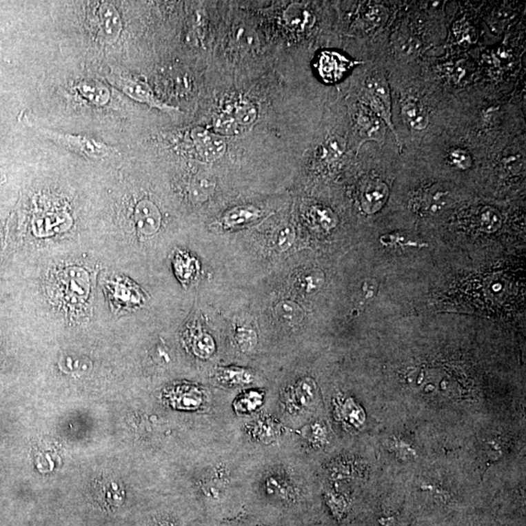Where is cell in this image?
I'll return each instance as SVG.
<instances>
[{
	"instance_id": "cell-1",
	"label": "cell",
	"mask_w": 526,
	"mask_h": 526,
	"mask_svg": "<svg viewBox=\"0 0 526 526\" xmlns=\"http://www.w3.org/2000/svg\"><path fill=\"white\" fill-rule=\"evenodd\" d=\"M40 133L45 138L53 141L54 143H58V145L62 146L65 150L81 155V156L89 158V159H105V158L117 152L114 148H110L105 143L94 140V139L87 138V136L57 133V132L43 128L40 129Z\"/></svg>"
},
{
	"instance_id": "cell-2",
	"label": "cell",
	"mask_w": 526,
	"mask_h": 526,
	"mask_svg": "<svg viewBox=\"0 0 526 526\" xmlns=\"http://www.w3.org/2000/svg\"><path fill=\"white\" fill-rule=\"evenodd\" d=\"M367 98L370 110L390 128L398 143V134L394 127L391 113L390 88L385 77L381 73H374L367 80Z\"/></svg>"
},
{
	"instance_id": "cell-3",
	"label": "cell",
	"mask_w": 526,
	"mask_h": 526,
	"mask_svg": "<svg viewBox=\"0 0 526 526\" xmlns=\"http://www.w3.org/2000/svg\"><path fill=\"white\" fill-rule=\"evenodd\" d=\"M107 79L110 83L114 85L118 89L121 90L125 95L130 97L134 101L145 103L152 108H158L163 112H178V108L170 107L167 103L158 100L152 88L145 82L138 79H128V77H118L115 74L108 75Z\"/></svg>"
},
{
	"instance_id": "cell-4",
	"label": "cell",
	"mask_w": 526,
	"mask_h": 526,
	"mask_svg": "<svg viewBox=\"0 0 526 526\" xmlns=\"http://www.w3.org/2000/svg\"><path fill=\"white\" fill-rule=\"evenodd\" d=\"M198 154L208 162L216 161L226 152V143L223 136L212 133L209 130L198 127L191 133Z\"/></svg>"
},
{
	"instance_id": "cell-5",
	"label": "cell",
	"mask_w": 526,
	"mask_h": 526,
	"mask_svg": "<svg viewBox=\"0 0 526 526\" xmlns=\"http://www.w3.org/2000/svg\"><path fill=\"white\" fill-rule=\"evenodd\" d=\"M355 63L337 52L325 51L319 57L318 72L325 82L334 83L341 80Z\"/></svg>"
},
{
	"instance_id": "cell-6",
	"label": "cell",
	"mask_w": 526,
	"mask_h": 526,
	"mask_svg": "<svg viewBox=\"0 0 526 526\" xmlns=\"http://www.w3.org/2000/svg\"><path fill=\"white\" fill-rule=\"evenodd\" d=\"M60 275L63 285L68 289H63V299L72 304L83 303L88 296V278L81 269L68 268ZM65 301V303H67Z\"/></svg>"
},
{
	"instance_id": "cell-7",
	"label": "cell",
	"mask_w": 526,
	"mask_h": 526,
	"mask_svg": "<svg viewBox=\"0 0 526 526\" xmlns=\"http://www.w3.org/2000/svg\"><path fill=\"white\" fill-rule=\"evenodd\" d=\"M358 124L361 138H362L360 145H364L365 141H374L378 145H383L387 126L369 108H363L358 113Z\"/></svg>"
},
{
	"instance_id": "cell-8",
	"label": "cell",
	"mask_w": 526,
	"mask_h": 526,
	"mask_svg": "<svg viewBox=\"0 0 526 526\" xmlns=\"http://www.w3.org/2000/svg\"><path fill=\"white\" fill-rule=\"evenodd\" d=\"M134 221L141 232L146 235L156 232L161 223V214L153 203L143 201L139 203L134 212Z\"/></svg>"
},
{
	"instance_id": "cell-9",
	"label": "cell",
	"mask_w": 526,
	"mask_h": 526,
	"mask_svg": "<svg viewBox=\"0 0 526 526\" xmlns=\"http://www.w3.org/2000/svg\"><path fill=\"white\" fill-rule=\"evenodd\" d=\"M402 117L405 123L415 131H423L428 127L430 118L425 108L415 99L407 98L402 103Z\"/></svg>"
},
{
	"instance_id": "cell-10",
	"label": "cell",
	"mask_w": 526,
	"mask_h": 526,
	"mask_svg": "<svg viewBox=\"0 0 526 526\" xmlns=\"http://www.w3.org/2000/svg\"><path fill=\"white\" fill-rule=\"evenodd\" d=\"M101 32L108 41H115L122 30L121 17L117 9L112 4L105 2L99 9Z\"/></svg>"
},
{
	"instance_id": "cell-11",
	"label": "cell",
	"mask_w": 526,
	"mask_h": 526,
	"mask_svg": "<svg viewBox=\"0 0 526 526\" xmlns=\"http://www.w3.org/2000/svg\"><path fill=\"white\" fill-rule=\"evenodd\" d=\"M388 197V188L381 181H372L365 185L362 193V205L367 213H375L383 206Z\"/></svg>"
},
{
	"instance_id": "cell-12",
	"label": "cell",
	"mask_w": 526,
	"mask_h": 526,
	"mask_svg": "<svg viewBox=\"0 0 526 526\" xmlns=\"http://www.w3.org/2000/svg\"><path fill=\"white\" fill-rule=\"evenodd\" d=\"M77 89L86 100L99 107L107 105L110 101V93L108 87L97 80H84L80 82Z\"/></svg>"
},
{
	"instance_id": "cell-13",
	"label": "cell",
	"mask_w": 526,
	"mask_h": 526,
	"mask_svg": "<svg viewBox=\"0 0 526 526\" xmlns=\"http://www.w3.org/2000/svg\"><path fill=\"white\" fill-rule=\"evenodd\" d=\"M261 216V212L254 207H238L230 210L223 219L224 227L233 228L256 221Z\"/></svg>"
},
{
	"instance_id": "cell-14",
	"label": "cell",
	"mask_w": 526,
	"mask_h": 526,
	"mask_svg": "<svg viewBox=\"0 0 526 526\" xmlns=\"http://www.w3.org/2000/svg\"><path fill=\"white\" fill-rule=\"evenodd\" d=\"M190 334V345L195 355L203 358H209L214 352L213 337L200 329H192Z\"/></svg>"
},
{
	"instance_id": "cell-15",
	"label": "cell",
	"mask_w": 526,
	"mask_h": 526,
	"mask_svg": "<svg viewBox=\"0 0 526 526\" xmlns=\"http://www.w3.org/2000/svg\"><path fill=\"white\" fill-rule=\"evenodd\" d=\"M216 376L219 381L224 384H246L252 382V374L249 370L243 369H219L216 372Z\"/></svg>"
},
{
	"instance_id": "cell-16",
	"label": "cell",
	"mask_w": 526,
	"mask_h": 526,
	"mask_svg": "<svg viewBox=\"0 0 526 526\" xmlns=\"http://www.w3.org/2000/svg\"><path fill=\"white\" fill-rule=\"evenodd\" d=\"M233 115H234L236 121L241 128V127L250 126L256 121V117H258V110H256L254 103H250V101H241L239 105H236Z\"/></svg>"
},
{
	"instance_id": "cell-17",
	"label": "cell",
	"mask_w": 526,
	"mask_h": 526,
	"mask_svg": "<svg viewBox=\"0 0 526 526\" xmlns=\"http://www.w3.org/2000/svg\"><path fill=\"white\" fill-rule=\"evenodd\" d=\"M174 269H176V276L179 279L183 282H188L192 279L196 270V261L194 259L190 258L186 254H179L174 259Z\"/></svg>"
},
{
	"instance_id": "cell-18",
	"label": "cell",
	"mask_w": 526,
	"mask_h": 526,
	"mask_svg": "<svg viewBox=\"0 0 526 526\" xmlns=\"http://www.w3.org/2000/svg\"><path fill=\"white\" fill-rule=\"evenodd\" d=\"M214 128L221 134H237L240 133V127L236 121L234 115L231 112L219 113L214 118Z\"/></svg>"
},
{
	"instance_id": "cell-19",
	"label": "cell",
	"mask_w": 526,
	"mask_h": 526,
	"mask_svg": "<svg viewBox=\"0 0 526 526\" xmlns=\"http://www.w3.org/2000/svg\"><path fill=\"white\" fill-rule=\"evenodd\" d=\"M346 143L343 138L341 136H330L325 143H324V148H323V153H324V157L329 161H336L339 159L345 152Z\"/></svg>"
},
{
	"instance_id": "cell-20",
	"label": "cell",
	"mask_w": 526,
	"mask_h": 526,
	"mask_svg": "<svg viewBox=\"0 0 526 526\" xmlns=\"http://www.w3.org/2000/svg\"><path fill=\"white\" fill-rule=\"evenodd\" d=\"M278 317L287 324H296L303 317V312L297 304L291 301L280 303L276 309Z\"/></svg>"
},
{
	"instance_id": "cell-21",
	"label": "cell",
	"mask_w": 526,
	"mask_h": 526,
	"mask_svg": "<svg viewBox=\"0 0 526 526\" xmlns=\"http://www.w3.org/2000/svg\"><path fill=\"white\" fill-rule=\"evenodd\" d=\"M454 34L460 43L473 44L478 39L476 28L465 19L454 23Z\"/></svg>"
},
{
	"instance_id": "cell-22",
	"label": "cell",
	"mask_w": 526,
	"mask_h": 526,
	"mask_svg": "<svg viewBox=\"0 0 526 526\" xmlns=\"http://www.w3.org/2000/svg\"><path fill=\"white\" fill-rule=\"evenodd\" d=\"M449 162L454 165L456 168L461 170H466L470 168L472 166V157L470 153L467 150H462V148H455L449 152V156H448Z\"/></svg>"
},
{
	"instance_id": "cell-23",
	"label": "cell",
	"mask_w": 526,
	"mask_h": 526,
	"mask_svg": "<svg viewBox=\"0 0 526 526\" xmlns=\"http://www.w3.org/2000/svg\"><path fill=\"white\" fill-rule=\"evenodd\" d=\"M445 195L447 193L440 190L431 191V192L427 193L424 196L427 209L432 212H437L442 209L445 204Z\"/></svg>"
},
{
	"instance_id": "cell-24",
	"label": "cell",
	"mask_w": 526,
	"mask_h": 526,
	"mask_svg": "<svg viewBox=\"0 0 526 526\" xmlns=\"http://www.w3.org/2000/svg\"><path fill=\"white\" fill-rule=\"evenodd\" d=\"M312 216L316 221H318L325 228L332 227L334 225V223H336L334 214L327 208H314Z\"/></svg>"
},
{
	"instance_id": "cell-25",
	"label": "cell",
	"mask_w": 526,
	"mask_h": 526,
	"mask_svg": "<svg viewBox=\"0 0 526 526\" xmlns=\"http://www.w3.org/2000/svg\"><path fill=\"white\" fill-rule=\"evenodd\" d=\"M238 344L245 351H249L256 344V334L254 330L240 329L236 334Z\"/></svg>"
},
{
	"instance_id": "cell-26",
	"label": "cell",
	"mask_w": 526,
	"mask_h": 526,
	"mask_svg": "<svg viewBox=\"0 0 526 526\" xmlns=\"http://www.w3.org/2000/svg\"><path fill=\"white\" fill-rule=\"evenodd\" d=\"M386 17V10L381 6H372L365 14V21L374 28L381 26Z\"/></svg>"
},
{
	"instance_id": "cell-27",
	"label": "cell",
	"mask_w": 526,
	"mask_h": 526,
	"mask_svg": "<svg viewBox=\"0 0 526 526\" xmlns=\"http://www.w3.org/2000/svg\"><path fill=\"white\" fill-rule=\"evenodd\" d=\"M445 75L454 83H460L467 77V68L461 63H452L445 67Z\"/></svg>"
},
{
	"instance_id": "cell-28",
	"label": "cell",
	"mask_w": 526,
	"mask_h": 526,
	"mask_svg": "<svg viewBox=\"0 0 526 526\" xmlns=\"http://www.w3.org/2000/svg\"><path fill=\"white\" fill-rule=\"evenodd\" d=\"M294 241V232L290 228H284L279 232L277 239V246L281 251H285L291 246Z\"/></svg>"
},
{
	"instance_id": "cell-29",
	"label": "cell",
	"mask_w": 526,
	"mask_h": 526,
	"mask_svg": "<svg viewBox=\"0 0 526 526\" xmlns=\"http://www.w3.org/2000/svg\"><path fill=\"white\" fill-rule=\"evenodd\" d=\"M309 20H312V16L308 12H303V13L301 12L299 15H292L290 17V21H291V23L294 28H303L307 27V26L310 25V21Z\"/></svg>"
}]
</instances>
